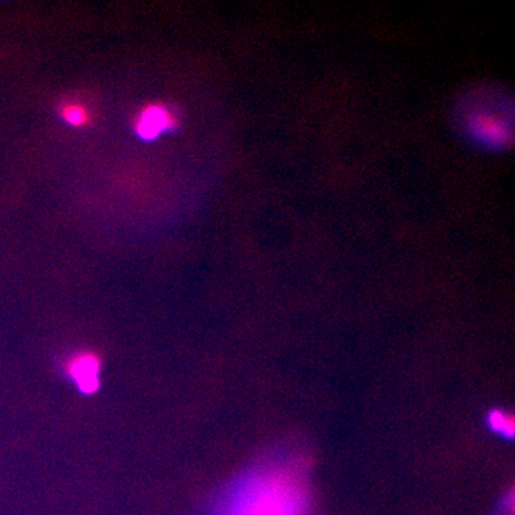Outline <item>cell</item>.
Listing matches in <instances>:
<instances>
[{"label":"cell","mask_w":515,"mask_h":515,"mask_svg":"<svg viewBox=\"0 0 515 515\" xmlns=\"http://www.w3.org/2000/svg\"><path fill=\"white\" fill-rule=\"evenodd\" d=\"M58 115L65 123L74 128L86 127L92 120L89 108L84 103L77 101H65L58 108Z\"/></svg>","instance_id":"5b68a950"},{"label":"cell","mask_w":515,"mask_h":515,"mask_svg":"<svg viewBox=\"0 0 515 515\" xmlns=\"http://www.w3.org/2000/svg\"><path fill=\"white\" fill-rule=\"evenodd\" d=\"M99 365L92 353H80L68 363L67 372L80 392L92 394L99 385Z\"/></svg>","instance_id":"277c9868"},{"label":"cell","mask_w":515,"mask_h":515,"mask_svg":"<svg viewBox=\"0 0 515 515\" xmlns=\"http://www.w3.org/2000/svg\"><path fill=\"white\" fill-rule=\"evenodd\" d=\"M177 118L168 106L161 103H151L141 108L134 120L136 135L144 141H154L165 132L173 130Z\"/></svg>","instance_id":"3957f363"},{"label":"cell","mask_w":515,"mask_h":515,"mask_svg":"<svg viewBox=\"0 0 515 515\" xmlns=\"http://www.w3.org/2000/svg\"><path fill=\"white\" fill-rule=\"evenodd\" d=\"M294 496L283 476L254 473L232 485L215 515H294Z\"/></svg>","instance_id":"7a4b0ae2"},{"label":"cell","mask_w":515,"mask_h":515,"mask_svg":"<svg viewBox=\"0 0 515 515\" xmlns=\"http://www.w3.org/2000/svg\"><path fill=\"white\" fill-rule=\"evenodd\" d=\"M513 98L496 82H476L454 99L451 118L466 144L485 151H504L513 139Z\"/></svg>","instance_id":"6da1fadb"},{"label":"cell","mask_w":515,"mask_h":515,"mask_svg":"<svg viewBox=\"0 0 515 515\" xmlns=\"http://www.w3.org/2000/svg\"><path fill=\"white\" fill-rule=\"evenodd\" d=\"M490 423H492L494 430L502 432V433L507 434V435L513 434V430H514L513 421L508 420L507 416L500 413V411H496L490 416Z\"/></svg>","instance_id":"8992f818"}]
</instances>
